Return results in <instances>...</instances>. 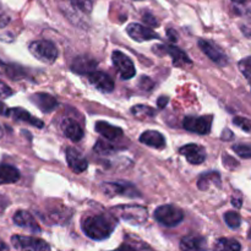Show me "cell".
Masks as SVG:
<instances>
[{
	"mask_svg": "<svg viewBox=\"0 0 251 251\" xmlns=\"http://www.w3.org/2000/svg\"><path fill=\"white\" fill-rule=\"evenodd\" d=\"M117 226V218L112 215L87 216L82 220L83 233L93 240H104L110 237Z\"/></svg>",
	"mask_w": 251,
	"mask_h": 251,
	"instance_id": "obj_1",
	"label": "cell"
},
{
	"mask_svg": "<svg viewBox=\"0 0 251 251\" xmlns=\"http://www.w3.org/2000/svg\"><path fill=\"white\" fill-rule=\"evenodd\" d=\"M110 215L117 220H122L134 226L142 225V223L146 222L147 217H149L146 208L139 205L117 206V207H113L110 210Z\"/></svg>",
	"mask_w": 251,
	"mask_h": 251,
	"instance_id": "obj_2",
	"label": "cell"
},
{
	"mask_svg": "<svg viewBox=\"0 0 251 251\" xmlns=\"http://www.w3.org/2000/svg\"><path fill=\"white\" fill-rule=\"evenodd\" d=\"M29 51L39 61L46 64H53L59 55L58 48L50 41H34L29 44Z\"/></svg>",
	"mask_w": 251,
	"mask_h": 251,
	"instance_id": "obj_3",
	"label": "cell"
},
{
	"mask_svg": "<svg viewBox=\"0 0 251 251\" xmlns=\"http://www.w3.org/2000/svg\"><path fill=\"white\" fill-rule=\"evenodd\" d=\"M154 220L166 227H176L183 222L184 212L181 208L174 205H163L156 208L153 212Z\"/></svg>",
	"mask_w": 251,
	"mask_h": 251,
	"instance_id": "obj_4",
	"label": "cell"
},
{
	"mask_svg": "<svg viewBox=\"0 0 251 251\" xmlns=\"http://www.w3.org/2000/svg\"><path fill=\"white\" fill-rule=\"evenodd\" d=\"M100 190L109 198L114 196H125V198H141V193L136 189V186L127 181H109L103 183L100 185Z\"/></svg>",
	"mask_w": 251,
	"mask_h": 251,
	"instance_id": "obj_5",
	"label": "cell"
},
{
	"mask_svg": "<svg viewBox=\"0 0 251 251\" xmlns=\"http://www.w3.org/2000/svg\"><path fill=\"white\" fill-rule=\"evenodd\" d=\"M11 243L20 251H50L48 243L43 239L25 235H14Z\"/></svg>",
	"mask_w": 251,
	"mask_h": 251,
	"instance_id": "obj_6",
	"label": "cell"
},
{
	"mask_svg": "<svg viewBox=\"0 0 251 251\" xmlns=\"http://www.w3.org/2000/svg\"><path fill=\"white\" fill-rule=\"evenodd\" d=\"M113 65L117 69L118 74L123 80H130L136 74V69H135L134 63L131 59L126 55V54L122 53L119 50H114L112 54Z\"/></svg>",
	"mask_w": 251,
	"mask_h": 251,
	"instance_id": "obj_7",
	"label": "cell"
},
{
	"mask_svg": "<svg viewBox=\"0 0 251 251\" xmlns=\"http://www.w3.org/2000/svg\"><path fill=\"white\" fill-rule=\"evenodd\" d=\"M212 115H203V117H185L183 120L184 129L188 131L196 132L200 135L210 134L212 127Z\"/></svg>",
	"mask_w": 251,
	"mask_h": 251,
	"instance_id": "obj_8",
	"label": "cell"
},
{
	"mask_svg": "<svg viewBox=\"0 0 251 251\" xmlns=\"http://www.w3.org/2000/svg\"><path fill=\"white\" fill-rule=\"evenodd\" d=\"M153 51L158 55H171L173 60L174 66H184L186 64H191V60L189 59L188 54L180 48L176 46H169V44H159V46L153 47Z\"/></svg>",
	"mask_w": 251,
	"mask_h": 251,
	"instance_id": "obj_9",
	"label": "cell"
},
{
	"mask_svg": "<svg viewBox=\"0 0 251 251\" xmlns=\"http://www.w3.org/2000/svg\"><path fill=\"white\" fill-rule=\"evenodd\" d=\"M126 32L130 38L136 42H146L159 38V36L153 29L140 24H130L126 27Z\"/></svg>",
	"mask_w": 251,
	"mask_h": 251,
	"instance_id": "obj_10",
	"label": "cell"
},
{
	"mask_svg": "<svg viewBox=\"0 0 251 251\" xmlns=\"http://www.w3.org/2000/svg\"><path fill=\"white\" fill-rule=\"evenodd\" d=\"M199 47L202 50V53H205L213 63H216L220 66H225L228 64V58L217 46H215L211 42L205 41V39H200L199 41Z\"/></svg>",
	"mask_w": 251,
	"mask_h": 251,
	"instance_id": "obj_11",
	"label": "cell"
},
{
	"mask_svg": "<svg viewBox=\"0 0 251 251\" xmlns=\"http://www.w3.org/2000/svg\"><path fill=\"white\" fill-rule=\"evenodd\" d=\"M12 221H14V223L16 226L24 228V229L29 230L31 233H34V234L41 233V227H39L37 221L34 220V217L28 212V211H24V210L17 211V212L14 215Z\"/></svg>",
	"mask_w": 251,
	"mask_h": 251,
	"instance_id": "obj_12",
	"label": "cell"
},
{
	"mask_svg": "<svg viewBox=\"0 0 251 251\" xmlns=\"http://www.w3.org/2000/svg\"><path fill=\"white\" fill-rule=\"evenodd\" d=\"M66 154V162H68V166L74 173H82L87 169L88 163L87 159L82 156L80 151H77L76 149L73 147H69L65 152Z\"/></svg>",
	"mask_w": 251,
	"mask_h": 251,
	"instance_id": "obj_13",
	"label": "cell"
},
{
	"mask_svg": "<svg viewBox=\"0 0 251 251\" xmlns=\"http://www.w3.org/2000/svg\"><path fill=\"white\" fill-rule=\"evenodd\" d=\"M179 153L183 154L186 161L191 164H201L206 159L205 149L196 144H188L185 146L180 147Z\"/></svg>",
	"mask_w": 251,
	"mask_h": 251,
	"instance_id": "obj_14",
	"label": "cell"
},
{
	"mask_svg": "<svg viewBox=\"0 0 251 251\" xmlns=\"http://www.w3.org/2000/svg\"><path fill=\"white\" fill-rule=\"evenodd\" d=\"M87 78L93 87L102 91V92H112L114 90V81L107 74L95 71V73L87 75Z\"/></svg>",
	"mask_w": 251,
	"mask_h": 251,
	"instance_id": "obj_15",
	"label": "cell"
},
{
	"mask_svg": "<svg viewBox=\"0 0 251 251\" xmlns=\"http://www.w3.org/2000/svg\"><path fill=\"white\" fill-rule=\"evenodd\" d=\"M97 65V61L90 56H77L74 59L73 64H71V70L74 73L82 74V75H90V74L95 73Z\"/></svg>",
	"mask_w": 251,
	"mask_h": 251,
	"instance_id": "obj_16",
	"label": "cell"
},
{
	"mask_svg": "<svg viewBox=\"0 0 251 251\" xmlns=\"http://www.w3.org/2000/svg\"><path fill=\"white\" fill-rule=\"evenodd\" d=\"M31 100L42 110L43 113H50L58 107V100L53 97V96L48 95V93H34L32 95Z\"/></svg>",
	"mask_w": 251,
	"mask_h": 251,
	"instance_id": "obj_17",
	"label": "cell"
},
{
	"mask_svg": "<svg viewBox=\"0 0 251 251\" xmlns=\"http://www.w3.org/2000/svg\"><path fill=\"white\" fill-rule=\"evenodd\" d=\"M61 129H63L64 135L73 142H78L82 140L83 130L76 120L68 118V119L64 120Z\"/></svg>",
	"mask_w": 251,
	"mask_h": 251,
	"instance_id": "obj_18",
	"label": "cell"
},
{
	"mask_svg": "<svg viewBox=\"0 0 251 251\" xmlns=\"http://www.w3.org/2000/svg\"><path fill=\"white\" fill-rule=\"evenodd\" d=\"M140 142L153 149H163L166 146V139L163 135L154 130H147L140 136Z\"/></svg>",
	"mask_w": 251,
	"mask_h": 251,
	"instance_id": "obj_19",
	"label": "cell"
},
{
	"mask_svg": "<svg viewBox=\"0 0 251 251\" xmlns=\"http://www.w3.org/2000/svg\"><path fill=\"white\" fill-rule=\"evenodd\" d=\"M181 251H205L206 240L200 235H186L180 240Z\"/></svg>",
	"mask_w": 251,
	"mask_h": 251,
	"instance_id": "obj_20",
	"label": "cell"
},
{
	"mask_svg": "<svg viewBox=\"0 0 251 251\" xmlns=\"http://www.w3.org/2000/svg\"><path fill=\"white\" fill-rule=\"evenodd\" d=\"M96 131L102 135L104 139L114 141L123 136V130L120 127L114 126L107 122H97L96 123Z\"/></svg>",
	"mask_w": 251,
	"mask_h": 251,
	"instance_id": "obj_21",
	"label": "cell"
},
{
	"mask_svg": "<svg viewBox=\"0 0 251 251\" xmlns=\"http://www.w3.org/2000/svg\"><path fill=\"white\" fill-rule=\"evenodd\" d=\"M21 178L19 169L10 164H0V185L17 183Z\"/></svg>",
	"mask_w": 251,
	"mask_h": 251,
	"instance_id": "obj_22",
	"label": "cell"
},
{
	"mask_svg": "<svg viewBox=\"0 0 251 251\" xmlns=\"http://www.w3.org/2000/svg\"><path fill=\"white\" fill-rule=\"evenodd\" d=\"M10 115H11L15 120H19V122H24V123H28V124L33 125L34 127H38V129H42V127L44 126V123L42 122V120L34 118L33 115H31L28 112H27V110L22 109V108H14V109H11Z\"/></svg>",
	"mask_w": 251,
	"mask_h": 251,
	"instance_id": "obj_23",
	"label": "cell"
},
{
	"mask_svg": "<svg viewBox=\"0 0 251 251\" xmlns=\"http://www.w3.org/2000/svg\"><path fill=\"white\" fill-rule=\"evenodd\" d=\"M242 245L235 239H227V238H221L216 242L215 250L213 251H240Z\"/></svg>",
	"mask_w": 251,
	"mask_h": 251,
	"instance_id": "obj_24",
	"label": "cell"
},
{
	"mask_svg": "<svg viewBox=\"0 0 251 251\" xmlns=\"http://www.w3.org/2000/svg\"><path fill=\"white\" fill-rule=\"evenodd\" d=\"M211 181H213V183L216 181L217 184L221 183V176L218 172H208V173L202 174L198 180V188L200 190H207L210 188Z\"/></svg>",
	"mask_w": 251,
	"mask_h": 251,
	"instance_id": "obj_25",
	"label": "cell"
},
{
	"mask_svg": "<svg viewBox=\"0 0 251 251\" xmlns=\"http://www.w3.org/2000/svg\"><path fill=\"white\" fill-rule=\"evenodd\" d=\"M232 4L235 14L251 20V0H232Z\"/></svg>",
	"mask_w": 251,
	"mask_h": 251,
	"instance_id": "obj_26",
	"label": "cell"
},
{
	"mask_svg": "<svg viewBox=\"0 0 251 251\" xmlns=\"http://www.w3.org/2000/svg\"><path fill=\"white\" fill-rule=\"evenodd\" d=\"M131 113L137 119H149V118L154 117V113L156 112H154L153 108L149 107V105L137 104L131 108Z\"/></svg>",
	"mask_w": 251,
	"mask_h": 251,
	"instance_id": "obj_27",
	"label": "cell"
},
{
	"mask_svg": "<svg viewBox=\"0 0 251 251\" xmlns=\"http://www.w3.org/2000/svg\"><path fill=\"white\" fill-rule=\"evenodd\" d=\"M70 4L71 7H73L75 11L82 12V14L85 15L91 14L93 7L92 0H71Z\"/></svg>",
	"mask_w": 251,
	"mask_h": 251,
	"instance_id": "obj_28",
	"label": "cell"
},
{
	"mask_svg": "<svg viewBox=\"0 0 251 251\" xmlns=\"http://www.w3.org/2000/svg\"><path fill=\"white\" fill-rule=\"evenodd\" d=\"M225 222L232 229H238L240 227V225H242V217L235 211H228L225 215Z\"/></svg>",
	"mask_w": 251,
	"mask_h": 251,
	"instance_id": "obj_29",
	"label": "cell"
},
{
	"mask_svg": "<svg viewBox=\"0 0 251 251\" xmlns=\"http://www.w3.org/2000/svg\"><path fill=\"white\" fill-rule=\"evenodd\" d=\"M95 151L100 154H104V156H108V154H112L117 151L114 145H112L110 142L104 141V140H100V141L96 142L95 145Z\"/></svg>",
	"mask_w": 251,
	"mask_h": 251,
	"instance_id": "obj_30",
	"label": "cell"
},
{
	"mask_svg": "<svg viewBox=\"0 0 251 251\" xmlns=\"http://www.w3.org/2000/svg\"><path fill=\"white\" fill-rule=\"evenodd\" d=\"M233 151L242 158H251V145L250 144H237L233 146Z\"/></svg>",
	"mask_w": 251,
	"mask_h": 251,
	"instance_id": "obj_31",
	"label": "cell"
},
{
	"mask_svg": "<svg viewBox=\"0 0 251 251\" xmlns=\"http://www.w3.org/2000/svg\"><path fill=\"white\" fill-rule=\"evenodd\" d=\"M238 68H239L240 73L247 77V80L249 81L251 78V56L242 59L238 64Z\"/></svg>",
	"mask_w": 251,
	"mask_h": 251,
	"instance_id": "obj_32",
	"label": "cell"
},
{
	"mask_svg": "<svg viewBox=\"0 0 251 251\" xmlns=\"http://www.w3.org/2000/svg\"><path fill=\"white\" fill-rule=\"evenodd\" d=\"M233 124L237 125L238 127H240L242 130L247 132H251V122L247 118H243V117H235L233 119Z\"/></svg>",
	"mask_w": 251,
	"mask_h": 251,
	"instance_id": "obj_33",
	"label": "cell"
},
{
	"mask_svg": "<svg viewBox=\"0 0 251 251\" xmlns=\"http://www.w3.org/2000/svg\"><path fill=\"white\" fill-rule=\"evenodd\" d=\"M142 20H144V22L146 24V26H152V27H157L159 26V22L157 21L156 17L153 16L152 14H150V12H145L144 16H142Z\"/></svg>",
	"mask_w": 251,
	"mask_h": 251,
	"instance_id": "obj_34",
	"label": "cell"
},
{
	"mask_svg": "<svg viewBox=\"0 0 251 251\" xmlns=\"http://www.w3.org/2000/svg\"><path fill=\"white\" fill-rule=\"evenodd\" d=\"M12 90L9 87V86L6 85L5 82H2L1 80H0V97L2 98H9L10 96H12Z\"/></svg>",
	"mask_w": 251,
	"mask_h": 251,
	"instance_id": "obj_35",
	"label": "cell"
},
{
	"mask_svg": "<svg viewBox=\"0 0 251 251\" xmlns=\"http://www.w3.org/2000/svg\"><path fill=\"white\" fill-rule=\"evenodd\" d=\"M232 203L233 206H235L237 208L242 207V203H243V199L240 194H237V196H233L232 198Z\"/></svg>",
	"mask_w": 251,
	"mask_h": 251,
	"instance_id": "obj_36",
	"label": "cell"
},
{
	"mask_svg": "<svg viewBox=\"0 0 251 251\" xmlns=\"http://www.w3.org/2000/svg\"><path fill=\"white\" fill-rule=\"evenodd\" d=\"M10 113H11V109H9L4 103L0 102V115H2V117H9Z\"/></svg>",
	"mask_w": 251,
	"mask_h": 251,
	"instance_id": "obj_37",
	"label": "cell"
},
{
	"mask_svg": "<svg viewBox=\"0 0 251 251\" xmlns=\"http://www.w3.org/2000/svg\"><path fill=\"white\" fill-rule=\"evenodd\" d=\"M168 100H169L168 97H166V96H161V97L158 98V100H157V105H158L161 109H163V108L168 104Z\"/></svg>",
	"mask_w": 251,
	"mask_h": 251,
	"instance_id": "obj_38",
	"label": "cell"
},
{
	"mask_svg": "<svg viewBox=\"0 0 251 251\" xmlns=\"http://www.w3.org/2000/svg\"><path fill=\"white\" fill-rule=\"evenodd\" d=\"M9 21H10L9 17H7L4 12L0 11V28H2V27L6 26V25L9 24Z\"/></svg>",
	"mask_w": 251,
	"mask_h": 251,
	"instance_id": "obj_39",
	"label": "cell"
},
{
	"mask_svg": "<svg viewBox=\"0 0 251 251\" xmlns=\"http://www.w3.org/2000/svg\"><path fill=\"white\" fill-rule=\"evenodd\" d=\"M233 136H234V135H233V132L229 131L228 129H226L225 131H223V134H222V140H226V141H230V140L233 139Z\"/></svg>",
	"mask_w": 251,
	"mask_h": 251,
	"instance_id": "obj_40",
	"label": "cell"
},
{
	"mask_svg": "<svg viewBox=\"0 0 251 251\" xmlns=\"http://www.w3.org/2000/svg\"><path fill=\"white\" fill-rule=\"evenodd\" d=\"M113 251H137V250L134 249V248H132V247H130V245L123 244L122 247L118 248L117 250H113Z\"/></svg>",
	"mask_w": 251,
	"mask_h": 251,
	"instance_id": "obj_41",
	"label": "cell"
},
{
	"mask_svg": "<svg viewBox=\"0 0 251 251\" xmlns=\"http://www.w3.org/2000/svg\"><path fill=\"white\" fill-rule=\"evenodd\" d=\"M167 34H168V37L172 39V41H176V39H178L176 38V32L173 31V29L169 28L168 31H167Z\"/></svg>",
	"mask_w": 251,
	"mask_h": 251,
	"instance_id": "obj_42",
	"label": "cell"
},
{
	"mask_svg": "<svg viewBox=\"0 0 251 251\" xmlns=\"http://www.w3.org/2000/svg\"><path fill=\"white\" fill-rule=\"evenodd\" d=\"M0 251H9V247L0 239Z\"/></svg>",
	"mask_w": 251,
	"mask_h": 251,
	"instance_id": "obj_43",
	"label": "cell"
},
{
	"mask_svg": "<svg viewBox=\"0 0 251 251\" xmlns=\"http://www.w3.org/2000/svg\"><path fill=\"white\" fill-rule=\"evenodd\" d=\"M2 136H4V130H2V127L0 126V139H1Z\"/></svg>",
	"mask_w": 251,
	"mask_h": 251,
	"instance_id": "obj_44",
	"label": "cell"
},
{
	"mask_svg": "<svg viewBox=\"0 0 251 251\" xmlns=\"http://www.w3.org/2000/svg\"><path fill=\"white\" fill-rule=\"evenodd\" d=\"M249 238H250V239H251V229L249 230Z\"/></svg>",
	"mask_w": 251,
	"mask_h": 251,
	"instance_id": "obj_45",
	"label": "cell"
},
{
	"mask_svg": "<svg viewBox=\"0 0 251 251\" xmlns=\"http://www.w3.org/2000/svg\"><path fill=\"white\" fill-rule=\"evenodd\" d=\"M249 83H250V87H251V78L249 80Z\"/></svg>",
	"mask_w": 251,
	"mask_h": 251,
	"instance_id": "obj_46",
	"label": "cell"
}]
</instances>
